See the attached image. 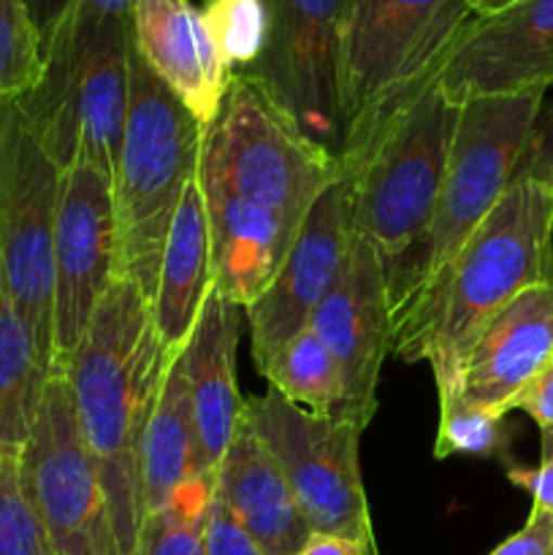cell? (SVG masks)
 Returning a JSON list of instances; mask_svg holds the SVG:
<instances>
[{
  "mask_svg": "<svg viewBox=\"0 0 553 555\" xmlns=\"http://www.w3.org/2000/svg\"><path fill=\"white\" fill-rule=\"evenodd\" d=\"M198 477V434L182 358L171 356L163 372L155 410L141 442L144 518L160 509L184 482Z\"/></svg>",
  "mask_w": 553,
  "mask_h": 555,
  "instance_id": "cell-22",
  "label": "cell"
},
{
  "mask_svg": "<svg viewBox=\"0 0 553 555\" xmlns=\"http://www.w3.org/2000/svg\"><path fill=\"white\" fill-rule=\"evenodd\" d=\"M491 555H553V515L531 509L524 529L493 547Z\"/></svg>",
  "mask_w": 553,
  "mask_h": 555,
  "instance_id": "cell-32",
  "label": "cell"
},
{
  "mask_svg": "<svg viewBox=\"0 0 553 555\" xmlns=\"http://www.w3.org/2000/svg\"><path fill=\"white\" fill-rule=\"evenodd\" d=\"M542 103L545 90H526L470 98L459 106L442 190L423 242L415 291L396 323L439 285L466 238L477 231L529 160L537 144Z\"/></svg>",
  "mask_w": 553,
  "mask_h": 555,
  "instance_id": "cell-7",
  "label": "cell"
},
{
  "mask_svg": "<svg viewBox=\"0 0 553 555\" xmlns=\"http://www.w3.org/2000/svg\"><path fill=\"white\" fill-rule=\"evenodd\" d=\"M472 9H475L477 16H488V14H497V11H502L504 5L515 3V0H470Z\"/></svg>",
  "mask_w": 553,
  "mask_h": 555,
  "instance_id": "cell-36",
  "label": "cell"
},
{
  "mask_svg": "<svg viewBox=\"0 0 553 555\" xmlns=\"http://www.w3.org/2000/svg\"><path fill=\"white\" fill-rule=\"evenodd\" d=\"M63 168L27 122L20 101L0 103V258L3 293L54 363V222Z\"/></svg>",
  "mask_w": 553,
  "mask_h": 555,
  "instance_id": "cell-9",
  "label": "cell"
},
{
  "mask_svg": "<svg viewBox=\"0 0 553 555\" xmlns=\"http://www.w3.org/2000/svg\"><path fill=\"white\" fill-rule=\"evenodd\" d=\"M130 36L136 52L157 79L206 128L233 74L211 41L201 5L195 0H136L130 9Z\"/></svg>",
  "mask_w": 553,
  "mask_h": 555,
  "instance_id": "cell-18",
  "label": "cell"
},
{
  "mask_svg": "<svg viewBox=\"0 0 553 555\" xmlns=\"http://www.w3.org/2000/svg\"><path fill=\"white\" fill-rule=\"evenodd\" d=\"M0 291H3V258H0Z\"/></svg>",
  "mask_w": 553,
  "mask_h": 555,
  "instance_id": "cell-38",
  "label": "cell"
},
{
  "mask_svg": "<svg viewBox=\"0 0 553 555\" xmlns=\"http://www.w3.org/2000/svg\"><path fill=\"white\" fill-rule=\"evenodd\" d=\"M43 74L41 30L25 0H0V103L36 90Z\"/></svg>",
  "mask_w": 553,
  "mask_h": 555,
  "instance_id": "cell-26",
  "label": "cell"
},
{
  "mask_svg": "<svg viewBox=\"0 0 553 555\" xmlns=\"http://www.w3.org/2000/svg\"><path fill=\"white\" fill-rule=\"evenodd\" d=\"M540 448H542V459H553V428H545L540 434Z\"/></svg>",
  "mask_w": 553,
  "mask_h": 555,
  "instance_id": "cell-37",
  "label": "cell"
},
{
  "mask_svg": "<svg viewBox=\"0 0 553 555\" xmlns=\"http://www.w3.org/2000/svg\"><path fill=\"white\" fill-rule=\"evenodd\" d=\"M551 361L553 282H542L483 325L461 366L459 393L466 404L504 417Z\"/></svg>",
  "mask_w": 553,
  "mask_h": 555,
  "instance_id": "cell-17",
  "label": "cell"
},
{
  "mask_svg": "<svg viewBox=\"0 0 553 555\" xmlns=\"http://www.w3.org/2000/svg\"><path fill=\"white\" fill-rule=\"evenodd\" d=\"M339 157L309 139L247 74H233L204 128L198 182L211 244V285L236 307L269 287Z\"/></svg>",
  "mask_w": 553,
  "mask_h": 555,
  "instance_id": "cell-1",
  "label": "cell"
},
{
  "mask_svg": "<svg viewBox=\"0 0 553 555\" xmlns=\"http://www.w3.org/2000/svg\"><path fill=\"white\" fill-rule=\"evenodd\" d=\"M130 92L114 171L117 276L155 296L157 271L184 188L198 173L204 128L130 43Z\"/></svg>",
  "mask_w": 553,
  "mask_h": 555,
  "instance_id": "cell-6",
  "label": "cell"
},
{
  "mask_svg": "<svg viewBox=\"0 0 553 555\" xmlns=\"http://www.w3.org/2000/svg\"><path fill=\"white\" fill-rule=\"evenodd\" d=\"M507 480L531 496V509L553 515V459H542L537 466H507Z\"/></svg>",
  "mask_w": 553,
  "mask_h": 555,
  "instance_id": "cell-33",
  "label": "cell"
},
{
  "mask_svg": "<svg viewBox=\"0 0 553 555\" xmlns=\"http://www.w3.org/2000/svg\"><path fill=\"white\" fill-rule=\"evenodd\" d=\"M507 450L504 417L466 404L461 393L439 396V428L434 442V459L450 455L466 459H499Z\"/></svg>",
  "mask_w": 553,
  "mask_h": 555,
  "instance_id": "cell-28",
  "label": "cell"
},
{
  "mask_svg": "<svg viewBox=\"0 0 553 555\" xmlns=\"http://www.w3.org/2000/svg\"><path fill=\"white\" fill-rule=\"evenodd\" d=\"M513 410L526 412L540 426V431L553 428V361L531 379L529 388L518 396Z\"/></svg>",
  "mask_w": 553,
  "mask_h": 555,
  "instance_id": "cell-34",
  "label": "cell"
},
{
  "mask_svg": "<svg viewBox=\"0 0 553 555\" xmlns=\"http://www.w3.org/2000/svg\"><path fill=\"white\" fill-rule=\"evenodd\" d=\"M236 309V304L211 285L193 334L179 350L198 434V477L215 475L247 412V399L236 379V350L242 336Z\"/></svg>",
  "mask_w": 553,
  "mask_h": 555,
  "instance_id": "cell-19",
  "label": "cell"
},
{
  "mask_svg": "<svg viewBox=\"0 0 553 555\" xmlns=\"http://www.w3.org/2000/svg\"><path fill=\"white\" fill-rule=\"evenodd\" d=\"M168 352L139 285L114 276L63 372L76 417L101 475L119 555H133L144 524L141 442L155 410Z\"/></svg>",
  "mask_w": 553,
  "mask_h": 555,
  "instance_id": "cell-3",
  "label": "cell"
},
{
  "mask_svg": "<svg viewBox=\"0 0 553 555\" xmlns=\"http://www.w3.org/2000/svg\"><path fill=\"white\" fill-rule=\"evenodd\" d=\"M309 328L339 366L345 385L339 417L366 431L377 412L380 372L394 350V309L377 249L356 231L339 280L314 309Z\"/></svg>",
  "mask_w": 553,
  "mask_h": 555,
  "instance_id": "cell-15",
  "label": "cell"
},
{
  "mask_svg": "<svg viewBox=\"0 0 553 555\" xmlns=\"http://www.w3.org/2000/svg\"><path fill=\"white\" fill-rule=\"evenodd\" d=\"M244 417L285 472L312 534L377 545L361 475L363 428L342 417L314 415L271 385L247 399Z\"/></svg>",
  "mask_w": 553,
  "mask_h": 555,
  "instance_id": "cell-10",
  "label": "cell"
},
{
  "mask_svg": "<svg viewBox=\"0 0 553 555\" xmlns=\"http://www.w3.org/2000/svg\"><path fill=\"white\" fill-rule=\"evenodd\" d=\"M215 493L266 555H296L312 537L285 472L247 417L215 469Z\"/></svg>",
  "mask_w": 553,
  "mask_h": 555,
  "instance_id": "cell-20",
  "label": "cell"
},
{
  "mask_svg": "<svg viewBox=\"0 0 553 555\" xmlns=\"http://www.w3.org/2000/svg\"><path fill=\"white\" fill-rule=\"evenodd\" d=\"M52 369L36 336L0 291V448L20 450L41 412Z\"/></svg>",
  "mask_w": 553,
  "mask_h": 555,
  "instance_id": "cell-23",
  "label": "cell"
},
{
  "mask_svg": "<svg viewBox=\"0 0 553 555\" xmlns=\"http://www.w3.org/2000/svg\"><path fill=\"white\" fill-rule=\"evenodd\" d=\"M3 450H9V448H0V455H3Z\"/></svg>",
  "mask_w": 553,
  "mask_h": 555,
  "instance_id": "cell-39",
  "label": "cell"
},
{
  "mask_svg": "<svg viewBox=\"0 0 553 555\" xmlns=\"http://www.w3.org/2000/svg\"><path fill=\"white\" fill-rule=\"evenodd\" d=\"M296 555H380L377 545L339 534H312Z\"/></svg>",
  "mask_w": 553,
  "mask_h": 555,
  "instance_id": "cell-35",
  "label": "cell"
},
{
  "mask_svg": "<svg viewBox=\"0 0 553 555\" xmlns=\"http://www.w3.org/2000/svg\"><path fill=\"white\" fill-rule=\"evenodd\" d=\"M352 242V182L345 171L320 193L309 209L296 244L287 253L274 280L247 309L253 361L260 374L269 372L276 352L309 325L323 304Z\"/></svg>",
  "mask_w": 553,
  "mask_h": 555,
  "instance_id": "cell-14",
  "label": "cell"
},
{
  "mask_svg": "<svg viewBox=\"0 0 553 555\" xmlns=\"http://www.w3.org/2000/svg\"><path fill=\"white\" fill-rule=\"evenodd\" d=\"M0 555H54L47 529L22 488L16 450L0 455Z\"/></svg>",
  "mask_w": 553,
  "mask_h": 555,
  "instance_id": "cell-29",
  "label": "cell"
},
{
  "mask_svg": "<svg viewBox=\"0 0 553 555\" xmlns=\"http://www.w3.org/2000/svg\"><path fill=\"white\" fill-rule=\"evenodd\" d=\"M455 117L459 106L432 81L347 135L339 152L342 171L352 182V231L377 249L394 323L415 291Z\"/></svg>",
  "mask_w": 553,
  "mask_h": 555,
  "instance_id": "cell-4",
  "label": "cell"
},
{
  "mask_svg": "<svg viewBox=\"0 0 553 555\" xmlns=\"http://www.w3.org/2000/svg\"><path fill=\"white\" fill-rule=\"evenodd\" d=\"M553 85V0H515L477 16L437 76L453 106L470 98L545 90Z\"/></svg>",
  "mask_w": 553,
  "mask_h": 555,
  "instance_id": "cell-16",
  "label": "cell"
},
{
  "mask_svg": "<svg viewBox=\"0 0 553 555\" xmlns=\"http://www.w3.org/2000/svg\"><path fill=\"white\" fill-rule=\"evenodd\" d=\"M211 287V244L198 182L184 188L163 249L152 318L168 352L188 345L204 298Z\"/></svg>",
  "mask_w": 553,
  "mask_h": 555,
  "instance_id": "cell-21",
  "label": "cell"
},
{
  "mask_svg": "<svg viewBox=\"0 0 553 555\" xmlns=\"http://www.w3.org/2000/svg\"><path fill=\"white\" fill-rule=\"evenodd\" d=\"M117 276L114 182L90 160L76 157L60 179L54 222V363L63 372L87 334L98 304Z\"/></svg>",
  "mask_w": 553,
  "mask_h": 555,
  "instance_id": "cell-13",
  "label": "cell"
},
{
  "mask_svg": "<svg viewBox=\"0 0 553 555\" xmlns=\"http://www.w3.org/2000/svg\"><path fill=\"white\" fill-rule=\"evenodd\" d=\"M133 3L136 0H25L27 11H30L33 22H36V27L41 33L49 30L68 5L103 16H130Z\"/></svg>",
  "mask_w": 553,
  "mask_h": 555,
  "instance_id": "cell-31",
  "label": "cell"
},
{
  "mask_svg": "<svg viewBox=\"0 0 553 555\" xmlns=\"http://www.w3.org/2000/svg\"><path fill=\"white\" fill-rule=\"evenodd\" d=\"M41 41V81L20 98L27 122L60 168L85 157L114 182L128 117L130 16L68 5Z\"/></svg>",
  "mask_w": 553,
  "mask_h": 555,
  "instance_id": "cell-5",
  "label": "cell"
},
{
  "mask_svg": "<svg viewBox=\"0 0 553 555\" xmlns=\"http://www.w3.org/2000/svg\"><path fill=\"white\" fill-rule=\"evenodd\" d=\"M201 14L231 74L247 70L263 54L269 38L266 0H204Z\"/></svg>",
  "mask_w": 553,
  "mask_h": 555,
  "instance_id": "cell-27",
  "label": "cell"
},
{
  "mask_svg": "<svg viewBox=\"0 0 553 555\" xmlns=\"http://www.w3.org/2000/svg\"><path fill=\"white\" fill-rule=\"evenodd\" d=\"M475 20L470 0H347L339 47L345 139L437 81Z\"/></svg>",
  "mask_w": 553,
  "mask_h": 555,
  "instance_id": "cell-8",
  "label": "cell"
},
{
  "mask_svg": "<svg viewBox=\"0 0 553 555\" xmlns=\"http://www.w3.org/2000/svg\"><path fill=\"white\" fill-rule=\"evenodd\" d=\"M204 555H266L217 493H211L209 515H206Z\"/></svg>",
  "mask_w": 553,
  "mask_h": 555,
  "instance_id": "cell-30",
  "label": "cell"
},
{
  "mask_svg": "<svg viewBox=\"0 0 553 555\" xmlns=\"http://www.w3.org/2000/svg\"><path fill=\"white\" fill-rule=\"evenodd\" d=\"M211 493L215 475L193 477L177 488V493L160 509L144 518L133 555H204Z\"/></svg>",
  "mask_w": 553,
  "mask_h": 555,
  "instance_id": "cell-25",
  "label": "cell"
},
{
  "mask_svg": "<svg viewBox=\"0 0 553 555\" xmlns=\"http://www.w3.org/2000/svg\"><path fill=\"white\" fill-rule=\"evenodd\" d=\"M263 377L293 404L314 415L339 417L345 401L339 366L309 325L276 352Z\"/></svg>",
  "mask_w": 553,
  "mask_h": 555,
  "instance_id": "cell-24",
  "label": "cell"
},
{
  "mask_svg": "<svg viewBox=\"0 0 553 555\" xmlns=\"http://www.w3.org/2000/svg\"><path fill=\"white\" fill-rule=\"evenodd\" d=\"M269 38L247 74L312 141L339 157V47L347 0H266Z\"/></svg>",
  "mask_w": 553,
  "mask_h": 555,
  "instance_id": "cell-12",
  "label": "cell"
},
{
  "mask_svg": "<svg viewBox=\"0 0 553 555\" xmlns=\"http://www.w3.org/2000/svg\"><path fill=\"white\" fill-rule=\"evenodd\" d=\"M20 480L54 555H119L101 475L76 417L65 374H52L27 442Z\"/></svg>",
  "mask_w": 553,
  "mask_h": 555,
  "instance_id": "cell-11",
  "label": "cell"
},
{
  "mask_svg": "<svg viewBox=\"0 0 553 555\" xmlns=\"http://www.w3.org/2000/svg\"><path fill=\"white\" fill-rule=\"evenodd\" d=\"M535 150L439 285L394 328V352L407 363L428 361L437 396L459 393L466 352L499 309L553 282V152Z\"/></svg>",
  "mask_w": 553,
  "mask_h": 555,
  "instance_id": "cell-2",
  "label": "cell"
}]
</instances>
